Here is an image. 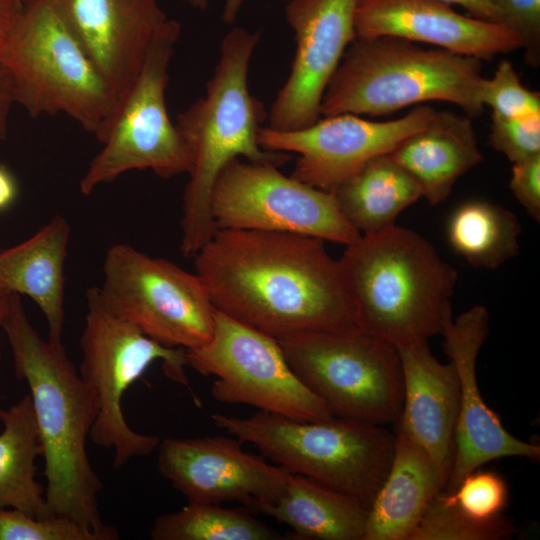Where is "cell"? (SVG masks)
Returning a JSON list of instances; mask_svg holds the SVG:
<instances>
[{"label":"cell","mask_w":540,"mask_h":540,"mask_svg":"<svg viewBox=\"0 0 540 540\" xmlns=\"http://www.w3.org/2000/svg\"><path fill=\"white\" fill-rule=\"evenodd\" d=\"M193 258L216 310L277 340L358 328L339 260L320 238L217 229Z\"/></svg>","instance_id":"obj_1"},{"label":"cell","mask_w":540,"mask_h":540,"mask_svg":"<svg viewBox=\"0 0 540 540\" xmlns=\"http://www.w3.org/2000/svg\"><path fill=\"white\" fill-rule=\"evenodd\" d=\"M2 328L15 376L28 384L38 424L45 498L50 512L100 534L119 538L100 515L102 482L89 461L86 441L98 415L95 390L81 377L63 344L44 340L31 324L20 295L11 293Z\"/></svg>","instance_id":"obj_2"},{"label":"cell","mask_w":540,"mask_h":540,"mask_svg":"<svg viewBox=\"0 0 540 540\" xmlns=\"http://www.w3.org/2000/svg\"><path fill=\"white\" fill-rule=\"evenodd\" d=\"M339 263L357 327L396 349L427 343L453 318L457 271L411 229L361 234Z\"/></svg>","instance_id":"obj_3"},{"label":"cell","mask_w":540,"mask_h":540,"mask_svg":"<svg viewBox=\"0 0 540 540\" xmlns=\"http://www.w3.org/2000/svg\"><path fill=\"white\" fill-rule=\"evenodd\" d=\"M260 37L259 31L231 29L221 42L205 95L177 116L176 128L192 158L182 202L180 250L185 257H194L217 230L211 193L231 160L243 156L252 163L280 167L290 159L287 152L265 150L258 143L268 114L250 93L248 72Z\"/></svg>","instance_id":"obj_4"},{"label":"cell","mask_w":540,"mask_h":540,"mask_svg":"<svg viewBox=\"0 0 540 540\" xmlns=\"http://www.w3.org/2000/svg\"><path fill=\"white\" fill-rule=\"evenodd\" d=\"M482 61L393 37L359 38L347 47L322 97L321 116H380L427 101L482 114Z\"/></svg>","instance_id":"obj_5"},{"label":"cell","mask_w":540,"mask_h":540,"mask_svg":"<svg viewBox=\"0 0 540 540\" xmlns=\"http://www.w3.org/2000/svg\"><path fill=\"white\" fill-rule=\"evenodd\" d=\"M211 419L289 473L346 493L368 509L393 459L395 433L381 425L339 417L302 421L261 410L246 418Z\"/></svg>","instance_id":"obj_6"},{"label":"cell","mask_w":540,"mask_h":540,"mask_svg":"<svg viewBox=\"0 0 540 540\" xmlns=\"http://www.w3.org/2000/svg\"><path fill=\"white\" fill-rule=\"evenodd\" d=\"M0 61L32 118L63 113L96 135L113 113L107 84L51 0H23Z\"/></svg>","instance_id":"obj_7"},{"label":"cell","mask_w":540,"mask_h":540,"mask_svg":"<svg viewBox=\"0 0 540 540\" xmlns=\"http://www.w3.org/2000/svg\"><path fill=\"white\" fill-rule=\"evenodd\" d=\"M86 304L79 373L98 399L89 437L97 446L113 451V468L119 469L135 457L151 454L160 443L158 436L134 431L122 409L125 392L153 362L161 361L166 377L185 386L199 406L200 401L185 373V349L163 346L113 315L101 303L97 287L86 291Z\"/></svg>","instance_id":"obj_8"},{"label":"cell","mask_w":540,"mask_h":540,"mask_svg":"<svg viewBox=\"0 0 540 540\" xmlns=\"http://www.w3.org/2000/svg\"><path fill=\"white\" fill-rule=\"evenodd\" d=\"M299 380L334 417L384 426L403 405L398 350L359 328L312 331L278 340Z\"/></svg>","instance_id":"obj_9"},{"label":"cell","mask_w":540,"mask_h":540,"mask_svg":"<svg viewBox=\"0 0 540 540\" xmlns=\"http://www.w3.org/2000/svg\"><path fill=\"white\" fill-rule=\"evenodd\" d=\"M181 29V24L170 18L157 33L129 92L95 135L102 149L80 180L83 195L130 170L150 169L164 179L189 173L191 154L169 117L165 97L168 69Z\"/></svg>","instance_id":"obj_10"},{"label":"cell","mask_w":540,"mask_h":540,"mask_svg":"<svg viewBox=\"0 0 540 540\" xmlns=\"http://www.w3.org/2000/svg\"><path fill=\"white\" fill-rule=\"evenodd\" d=\"M97 292L109 312L163 346L190 350L213 335L215 308L198 275L129 244L107 250Z\"/></svg>","instance_id":"obj_11"},{"label":"cell","mask_w":540,"mask_h":540,"mask_svg":"<svg viewBox=\"0 0 540 540\" xmlns=\"http://www.w3.org/2000/svg\"><path fill=\"white\" fill-rule=\"evenodd\" d=\"M186 361L201 375L216 377L211 394L218 402L302 421L334 417L295 375L277 339L216 309L211 339L186 350Z\"/></svg>","instance_id":"obj_12"},{"label":"cell","mask_w":540,"mask_h":540,"mask_svg":"<svg viewBox=\"0 0 540 540\" xmlns=\"http://www.w3.org/2000/svg\"><path fill=\"white\" fill-rule=\"evenodd\" d=\"M210 205L217 229L297 233L345 246L361 236L331 192L285 176L274 165L231 160L215 181Z\"/></svg>","instance_id":"obj_13"},{"label":"cell","mask_w":540,"mask_h":540,"mask_svg":"<svg viewBox=\"0 0 540 540\" xmlns=\"http://www.w3.org/2000/svg\"><path fill=\"white\" fill-rule=\"evenodd\" d=\"M436 110L418 105L405 116L370 121L355 114H336L295 131L261 127L258 143L270 151L299 155L291 177L332 192L371 159L389 154L406 137L425 127Z\"/></svg>","instance_id":"obj_14"},{"label":"cell","mask_w":540,"mask_h":540,"mask_svg":"<svg viewBox=\"0 0 540 540\" xmlns=\"http://www.w3.org/2000/svg\"><path fill=\"white\" fill-rule=\"evenodd\" d=\"M358 0H289L285 18L294 33L290 74L268 113V128L295 131L320 119L325 89L356 36Z\"/></svg>","instance_id":"obj_15"},{"label":"cell","mask_w":540,"mask_h":540,"mask_svg":"<svg viewBox=\"0 0 540 540\" xmlns=\"http://www.w3.org/2000/svg\"><path fill=\"white\" fill-rule=\"evenodd\" d=\"M242 444L221 436L166 438L157 448V469L189 502L237 501L251 510L274 503L290 473Z\"/></svg>","instance_id":"obj_16"},{"label":"cell","mask_w":540,"mask_h":540,"mask_svg":"<svg viewBox=\"0 0 540 540\" xmlns=\"http://www.w3.org/2000/svg\"><path fill=\"white\" fill-rule=\"evenodd\" d=\"M489 332V312L475 305L449 320L443 331L444 352L456 370L459 412L452 468L446 482L451 492L461 479L484 464L505 457L538 460L540 446L516 438L484 402L476 377V362Z\"/></svg>","instance_id":"obj_17"},{"label":"cell","mask_w":540,"mask_h":540,"mask_svg":"<svg viewBox=\"0 0 540 540\" xmlns=\"http://www.w3.org/2000/svg\"><path fill=\"white\" fill-rule=\"evenodd\" d=\"M51 1L107 84L114 113L170 18L159 0Z\"/></svg>","instance_id":"obj_18"},{"label":"cell","mask_w":540,"mask_h":540,"mask_svg":"<svg viewBox=\"0 0 540 540\" xmlns=\"http://www.w3.org/2000/svg\"><path fill=\"white\" fill-rule=\"evenodd\" d=\"M355 30L359 38L393 36L481 61L520 48L503 26L460 14L441 0H358Z\"/></svg>","instance_id":"obj_19"},{"label":"cell","mask_w":540,"mask_h":540,"mask_svg":"<svg viewBox=\"0 0 540 540\" xmlns=\"http://www.w3.org/2000/svg\"><path fill=\"white\" fill-rule=\"evenodd\" d=\"M397 350L404 395L396 427L428 454L445 488L454 458L459 412L456 370L451 362L438 361L428 342Z\"/></svg>","instance_id":"obj_20"},{"label":"cell","mask_w":540,"mask_h":540,"mask_svg":"<svg viewBox=\"0 0 540 540\" xmlns=\"http://www.w3.org/2000/svg\"><path fill=\"white\" fill-rule=\"evenodd\" d=\"M70 225L55 215L23 242L0 250V290L30 297L48 324V340L62 343L64 266Z\"/></svg>","instance_id":"obj_21"},{"label":"cell","mask_w":540,"mask_h":540,"mask_svg":"<svg viewBox=\"0 0 540 540\" xmlns=\"http://www.w3.org/2000/svg\"><path fill=\"white\" fill-rule=\"evenodd\" d=\"M471 119L436 111L425 127L389 153L418 183L431 206L443 202L456 181L483 159Z\"/></svg>","instance_id":"obj_22"},{"label":"cell","mask_w":540,"mask_h":540,"mask_svg":"<svg viewBox=\"0 0 540 540\" xmlns=\"http://www.w3.org/2000/svg\"><path fill=\"white\" fill-rule=\"evenodd\" d=\"M444 482L428 454L398 427L391 466L368 509L363 540H409Z\"/></svg>","instance_id":"obj_23"},{"label":"cell","mask_w":540,"mask_h":540,"mask_svg":"<svg viewBox=\"0 0 540 540\" xmlns=\"http://www.w3.org/2000/svg\"><path fill=\"white\" fill-rule=\"evenodd\" d=\"M255 511L289 526L300 539L363 540L368 517V508L356 498L293 473L280 497Z\"/></svg>","instance_id":"obj_24"},{"label":"cell","mask_w":540,"mask_h":540,"mask_svg":"<svg viewBox=\"0 0 540 540\" xmlns=\"http://www.w3.org/2000/svg\"><path fill=\"white\" fill-rule=\"evenodd\" d=\"M331 193L345 219L360 234L395 224L404 209L423 197L418 183L389 154L365 163Z\"/></svg>","instance_id":"obj_25"},{"label":"cell","mask_w":540,"mask_h":540,"mask_svg":"<svg viewBox=\"0 0 540 540\" xmlns=\"http://www.w3.org/2000/svg\"><path fill=\"white\" fill-rule=\"evenodd\" d=\"M0 508L22 511L35 518L50 512L45 488L36 481L35 460L42 447L30 395L7 409L0 408Z\"/></svg>","instance_id":"obj_26"},{"label":"cell","mask_w":540,"mask_h":540,"mask_svg":"<svg viewBox=\"0 0 540 540\" xmlns=\"http://www.w3.org/2000/svg\"><path fill=\"white\" fill-rule=\"evenodd\" d=\"M451 248L474 266L496 269L518 255L521 225L508 209L484 200L467 201L447 221Z\"/></svg>","instance_id":"obj_27"},{"label":"cell","mask_w":540,"mask_h":540,"mask_svg":"<svg viewBox=\"0 0 540 540\" xmlns=\"http://www.w3.org/2000/svg\"><path fill=\"white\" fill-rule=\"evenodd\" d=\"M153 540H278L280 533L254 518L246 509L189 502L182 509L158 516Z\"/></svg>","instance_id":"obj_28"},{"label":"cell","mask_w":540,"mask_h":540,"mask_svg":"<svg viewBox=\"0 0 540 540\" xmlns=\"http://www.w3.org/2000/svg\"><path fill=\"white\" fill-rule=\"evenodd\" d=\"M515 531L513 521L504 514L489 521L470 518L441 491L429 503L409 540H504Z\"/></svg>","instance_id":"obj_29"},{"label":"cell","mask_w":540,"mask_h":540,"mask_svg":"<svg viewBox=\"0 0 540 540\" xmlns=\"http://www.w3.org/2000/svg\"><path fill=\"white\" fill-rule=\"evenodd\" d=\"M442 493L449 503L478 521L502 515L508 500L504 479L495 472L479 469L465 475L451 492Z\"/></svg>","instance_id":"obj_30"},{"label":"cell","mask_w":540,"mask_h":540,"mask_svg":"<svg viewBox=\"0 0 540 540\" xmlns=\"http://www.w3.org/2000/svg\"><path fill=\"white\" fill-rule=\"evenodd\" d=\"M483 106L505 118L540 114V94L525 87L513 64L502 60L492 78H483L479 90Z\"/></svg>","instance_id":"obj_31"},{"label":"cell","mask_w":540,"mask_h":540,"mask_svg":"<svg viewBox=\"0 0 540 540\" xmlns=\"http://www.w3.org/2000/svg\"><path fill=\"white\" fill-rule=\"evenodd\" d=\"M0 540H105L91 529L63 516L35 518L0 508Z\"/></svg>","instance_id":"obj_32"},{"label":"cell","mask_w":540,"mask_h":540,"mask_svg":"<svg viewBox=\"0 0 540 540\" xmlns=\"http://www.w3.org/2000/svg\"><path fill=\"white\" fill-rule=\"evenodd\" d=\"M489 143L514 163L540 153V114L505 118L491 116Z\"/></svg>","instance_id":"obj_33"},{"label":"cell","mask_w":540,"mask_h":540,"mask_svg":"<svg viewBox=\"0 0 540 540\" xmlns=\"http://www.w3.org/2000/svg\"><path fill=\"white\" fill-rule=\"evenodd\" d=\"M498 24L515 34L531 67L540 64V0H492Z\"/></svg>","instance_id":"obj_34"},{"label":"cell","mask_w":540,"mask_h":540,"mask_svg":"<svg viewBox=\"0 0 540 540\" xmlns=\"http://www.w3.org/2000/svg\"><path fill=\"white\" fill-rule=\"evenodd\" d=\"M509 187L526 212L539 222L540 153L513 163Z\"/></svg>","instance_id":"obj_35"},{"label":"cell","mask_w":540,"mask_h":540,"mask_svg":"<svg viewBox=\"0 0 540 540\" xmlns=\"http://www.w3.org/2000/svg\"><path fill=\"white\" fill-rule=\"evenodd\" d=\"M13 104H16L13 78L0 61V142L7 137L8 118Z\"/></svg>","instance_id":"obj_36"},{"label":"cell","mask_w":540,"mask_h":540,"mask_svg":"<svg viewBox=\"0 0 540 540\" xmlns=\"http://www.w3.org/2000/svg\"><path fill=\"white\" fill-rule=\"evenodd\" d=\"M22 5V0H0V54L18 21Z\"/></svg>","instance_id":"obj_37"},{"label":"cell","mask_w":540,"mask_h":540,"mask_svg":"<svg viewBox=\"0 0 540 540\" xmlns=\"http://www.w3.org/2000/svg\"><path fill=\"white\" fill-rule=\"evenodd\" d=\"M464 8L469 16L498 24V11L492 0H441Z\"/></svg>","instance_id":"obj_38"},{"label":"cell","mask_w":540,"mask_h":540,"mask_svg":"<svg viewBox=\"0 0 540 540\" xmlns=\"http://www.w3.org/2000/svg\"><path fill=\"white\" fill-rule=\"evenodd\" d=\"M16 194L15 183L10 174L0 167V209L7 207Z\"/></svg>","instance_id":"obj_39"},{"label":"cell","mask_w":540,"mask_h":540,"mask_svg":"<svg viewBox=\"0 0 540 540\" xmlns=\"http://www.w3.org/2000/svg\"><path fill=\"white\" fill-rule=\"evenodd\" d=\"M245 0H225L221 19L225 24H233L244 4Z\"/></svg>","instance_id":"obj_40"},{"label":"cell","mask_w":540,"mask_h":540,"mask_svg":"<svg viewBox=\"0 0 540 540\" xmlns=\"http://www.w3.org/2000/svg\"><path fill=\"white\" fill-rule=\"evenodd\" d=\"M10 294L7 291L0 290V328H2L3 320L8 311Z\"/></svg>","instance_id":"obj_41"},{"label":"cell","mask_w":540,"mask_h":540,"mask_svg":"<svg viewBox=\"0 0 540 540\" xmlns=\"http://www.w3.org/2000/svg\"><path fill=\"white\" fill-rule=\"evenodd\" d=\"M195 10L204 12L208 9L209 0H181Z\"/></svg>","instance_id":"obj_42"},{"label":"cell","mask_w":540,"mask_h":540,"mask_svg":"<svg viewBox=\"0 0 540 540\" xmlns=\"http://www.w3.org/2000/svg\"><path fill=\"white\" fill-rule=\"evenodd\" d=\"M23 1V0H22Z\"/></svg>","instance_id":"obj_43"}]
</instances>
